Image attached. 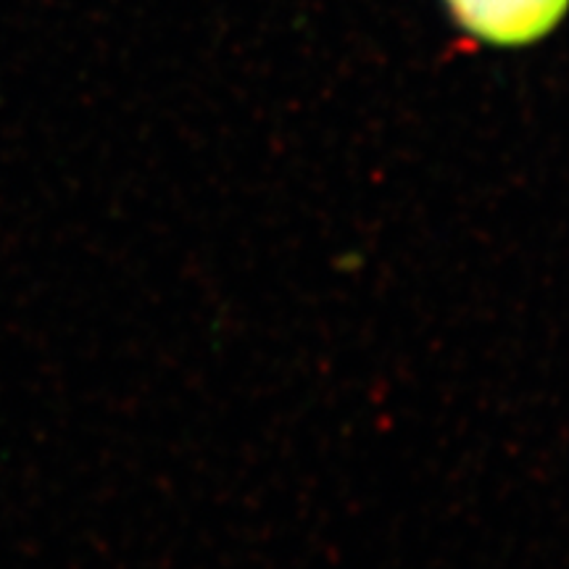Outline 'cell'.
Returning <instances> with one entry per match:
<instances>
[{"label":"cell","instance_id":"1","mask_svg":"<svg viewBox=\"0 0 569 569\" xmlns=\"http://www.w3.org/2000/svg\"><path fill=\"white\" fill-rule=\"evenodd\" d=\"M453 19L493 46L536 42L565 13L567 0H446Z\"/></svg>","mask_w":569,"mask_h":569}]
</instances>
